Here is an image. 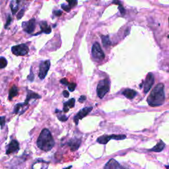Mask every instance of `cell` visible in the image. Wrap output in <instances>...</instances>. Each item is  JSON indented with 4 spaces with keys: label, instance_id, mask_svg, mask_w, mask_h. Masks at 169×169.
I'll list each match as a JSON object with an SVG mask.
<instances>
[{
    "label": "cell",
    "instance_id": "ffe728a7",
    "mask_svg": "<svg viewBox=\"0 0 169 169\" xmlns=\"http://www.w3.org/2000/svg\"><path fill=\"white\" fill-rule=\"evenodd\" d=\"M18 92H19V89L15 85H13L9 91V100L11 101L13 97H16V96L18 95Z\"/></svg>",
    "mask_w": 169,
    "mask_h": 169
},
{
    "label": "cell",
    "instance_id": "f546056e",
    "mask_svg": "<svg viewBox=\"0 0 169 169\" xmlns=\"http://www.w3.org/2000/svg\"><path fill=\"white\" fill-rule=\"evenodd\" d=\"M61 7H62V8L63 9L65 10V11H67V12H69V11H70V9H71L70 6H69V5H65V4H62V5H61Z\"/></svg>",
    "mask_w": 169,
    "mask_h": 169
},
{
    "label": "cell",
    "instance_id": "44dd1931",
    "mask_svg": "<svg viewBox=\"0 0 169 169\" xmlns=\"http://www.w3.org/2000/svg\"><path fill=\"white\" fill-rule=\"evenodd\" d=\"M101 39H102V44H103L105 48H107L108 46H110L111 42L110 41V39H109L108 36H101Z\"/></svg>",
    "mask_w": 169,
    "mask_h": 169
},
{
    "label": "cell",
    "instance_id": "52a82bcc",
    "mask_svg": "<svg viewBox=\"0 0 169 169\" xmlns=\"http://www.w3.org/2000/svg\"><path fill=\"white\" fill-rule=\"evenodd\" d=\"M50 68V60L43 61L40 64L39 74H38V77L40 79L43 80V79L45 78L49 71Z\"/></svg>",
    "mask_w": 169,
    "mask_h": 169
},
{
    "label": "cell",
    "instance_id": "f1b7e54d",
    "mask_svg": "<svg viewBox=\"0 0 169 169\" xmlns=\"http://www.w3.org/2000/svg\"><path fill=\"white\" fill-rule=\"evenodd\" d=\"M28 79L31 82L34 81V79H35V75H34V74H33V72L32 71V69H31V73H30L29 75L28 76Z\"/></svg>",
    "mask_w": 169,
    "mask_h": 169
},
{
    "label": "cell",
    "instance_id": "d590c367",
    "mask_svg": "<svg viewBox=\"0 0 169 169\" xmlns=\"http://www.w3.org/2000/svg\"><path fill=\"white\" fill-rule=\"evenodd\" d=\"M63 95H64V97L65 98L69 97V92L68 91H64V92H63Z\"/></svg>",
    "mask_w": 169,
    "mask_h": 169
},
{
    "label": "cell",
    "instance_id": "9c48e42d",
    "mask_svg": "<svg viewBox=\"0 0 169 169\" xmlns=\"http://www.w3.org/2000/svg\"><path fill=\"white\" fill-rule=\"evenodd\" d=\"M155 83V79H154V75L152 73H149L147 75L146 78L144 81V92L145 93H147L149 91L150 89H151L152 86Z\"/></svg>",
    "mask_w": 169,
    "mask_h": 169
},
{
    "label": "cell",
    "instance_id": "e575fe53",
    "mask_svg": "<svg viewBox=\"0 0 169 169\" xmlns=\"http://www.w3.org/2000/svg\"><path fill=\"white\" fill-rule=\"evenodd\" d=\"M86 98H86L85 96L82 95V96H81L80 98H79V102H84L86 100Z\"/></svg>",
    "mask_w": 169,
    "mask_h": 169
},
{
    "label": "cell",
    "instance_id": "7402d4cb",
    "mask_svg": "<svg viewBox=\"0 0 169 169\" xmlns=\"http://www.w3.org/2000/svg\"><path fill=\"white\" fill-rule=\"evenodd\" d=\"M112 3H114V4H117L118 5V9H119V10H120V13L122 15H124L125 14V9L124 8V7L122 6L121 2L119 1V0H114Z\"/></svg>",
    "mask_w": 169,
    "mask_h": 169
},
{
    "label": "cell",
    "instance_id": "2e32d148",
    "mask_svg": "<svg viewBox=\"0 0 169 169\" xmlns=\"http://www.w3.org/2000/svg\"><path fill=\"white\" fill-rule=\"evenodd\" d=\"M41 96H40L38 94L36 93L35 92H32L31 91H28V93H27V96H26V101L25 102V104H26V106H28V103L31 100V99H38L41 98Z\"/></svg>",
    "mask_w": 169,
    "mask_h": 169
},
{
    "label": "cell",
    "instance_id": "277c9868",
    "mask_svg": "<svg viewBox=\"0 0 169 169\" xmlns=\"http://www.w3.org/2000/svg\"><path fill=\"white\" fill-rule=\"evenodd\" d=\"M126 136L125 135H102V136L99 137L97 141L98 143L101 144H107L108 142L110 141V140H122L125 139Z\"/></svg>",
    "mask_w": 169,
    "mask_h": 169
},
{
    "label": "cell",
    "instance_id": "836d02e7",
    "mask_svg": "<svg viewBox=\"0 0 169 169\" xmlns=\"http://www.w3.org/2000/svg\"><path fill=\"white\" fill-rule=\"evenodd\" d=\"M60 83L62 84L63 85H69V83L68 81V80L64 78V79H62L60 80Z\"/></svg>",
    "mask_w": 169,
    "mask_h": 169
},
{
    "label": "cell",
    "instance_id": "484cf974",
    "mask_svg": "<svg viewBox=\"0 0 169 169\" xmlns=\"http://www.w3.org/2000/svg\"><path fill=\"white\" fill-rule=\"evenodd\" d=\"M75 88H76V84L74 83H69L68 85V89L70 92L74 91Z\"/></svg>",
    "mask_w": 169,
    "mask_h": 169
},
{
    "label": "cell",
    "instance_id": "4fadbf2b",
    "mask_svg": "<svg viewBox=\"0 0 169 169\" xmlns=\"http://www.w3.org/2000/svg\"><path fill=\"white\" fill-rule=\"evenodd\" d=\"M19 149V144L17 141L13 140L8 145V148L6 151V154L9 155L12 153H14V152L17 151H18Z\"/></svg>",
    "mask_w": 169,
    "mask_h": 169
},
{
    "label": "cell",
    "instance_id": "3957f363",
    "mask_svg": "<svg viewBox=\"0 0 169 169\" xmlns=\"http://www.w3.org/2000/svg\"><path fill=\"white\" fill-rule=\"evenodd\" d=\"M109 90H110V81L108 79H103L98 82L97 87V93L99 98H103Z\"/></svg>",
    "mask_w": 169,
    "mask_h": 169
},
{
    "label": "cell",
    "instance_id": "8992f818",
    "mask_svg": "<svg viewBox=\"0 0 169 169\" xmlns=\"http://www.w3.org/2000/svg\"><path fill=\"white\" fill-rule=\"evenodd\" d=\"M92 56L95 59L97 60H102L105 58L104 52L101 47L100 44L98 42L94 43L92 48Z\"/></svg>",
    "mask_w": 169,
    "mask_h": 169
},
{
    "label": "cell",
    "instance_id": "cb8c5ba5",
    "mask_svg": "<svg viewBox=\"0 0 169 169\" xmlns=\"http://www.w3.org/2000/svg\"><path fill=\"white\" fill-rule=\"evenodd\" d=\"M8 65V61L4 57H0V69L5 68Z\"/></svg>",
    "mask_w": 169,
    "mask_h": 169
},
{
    "label": "cell",
    "instance_id": "4316f807",
    "mask_svg": "<svg viewBox=\"0 0 169 169\" xmlns=\"http://www.w3.org/2000/svg\"><path fill=\"white\" fill-rule=\"evenodd\" d=\"M5 124V116L0 117V125H1L2 129L4 127Z\"/></svg>",
    "mask_w": 169,
    "mask_h": 169
},
{
    "label": "cell",
    "instance_id": "e0dca14e",
    "mask_svg": "<svg viewBox=\"0 0 169 169\" xmlns=\"http://www.w3.org/2000/svg\"><path fill=\"white\" fill-rule=\"evenodd\" d=\"M75 98H71L70 100H69L68 102H64V108H63V110H64V112H68L69 110V108H74L75 106Z\"/></svg>",
    "mask_w": 169,
    "mask_h": 169
},
{
    "label": "cell",
    "instance_id": "30bf717a",
    "mask_svg": "<svg viewBox=\"0 0 169 169\" xmlns=\"http://www.w3.org/2000/svg\"><path fill=\"white\" fill-rule=\"evenodd\" d=\"M35 26H36V20L35 19H31L28 21L23 22L22 24V26L23 28V30L26 32L29 33V34H31L34 32L35 29Z\"/></svg>",
    "mask_w": 169,
    "mask_h": 169
},
{
    "label": "cell",
    "instance_id": "7c38bea8",
    "mask_svg": "<svg viewBox=\"0 0 169 169\" xmlns=\"http://www.w3.org/2000/svg\"><path fill=\"white\" fill-rule=\"evenodd\" d=\"M25 0H11V3H10V7L12 13L13 15L18 11L19 7L21 6Z\"/></svg>",
    "mask_w": 169,
    "mask_h": 169
},
{
    "label": "cell",
    "instance_id": "603a6c76",
    "mask_svg": "<svg viewBox=\"0 0 169 169\" xmlns=\"http://www.w3.org/2000/svg\"><path fill=\"white\" fill-rule=\"evenodd\" d=\"M26 106V104H25V102H23V103H19V104H17L15 107V109H14V112L15 114H18L19 112H20V110H21V108H23V107H25Z\"/></svg>",
    "mask_w": 169,
    "mask_h": 169
},
{
    "label": "cell",
    "instance_id": "8d00e7d4",
    "mask_svg": "<svg viewBox=\"0 0 169 169\" xmlns=\"http://www.w3.org/2000/svg\"><path fill=\"white\" fill-rule=\"evenodd\" d=\"M168 21H169V18H168Z\"/></svg>",
    "mask_w": 169,
    "mask_h": 169
},
{
    "label": "cell",
    "instance_id": "83f0119b",
    "mask_svg": "<svg viewBox=\"0 0 169 169\" xmlns=\"http://www.w3.org/2000/svg\"><path fill=\"white\" fill-rule=\"evenodd\" d=\"M24 13H25V9H22L21 11L19 12L17 16V18L18 20L21 19L23 17V15H24Z\"/></svg>",
    "mask_w": 169,
    "mask_h": 169
},
{
    "label": "cell",
    "instance_id": "1f68e13d",
    "mask_svg": "<svg viewBox=\"0 0 169 169\" xmlns=\"http://www.w3.org/2000/svg\"><path fill=\"white\" fill-rule=\"evenodd\" d=\"M12 21V19H11V17L9 15L8 16V21H7V23H6V25L5 26V28H8V26L11 24V23Z\"/></svg>",
    "mask_w": 169,
    "mask_h": 169
},
{
    "label": "cell",
    "instance_id": "5bb4252c",
    "mask_svg": "<svg viewBox=\"0 0 169 169\" xmlns=\"http://www.w3.org/2000/svg\"><path fill=\"white\" fill-rule=\"evenodd\" d=\"M104 168L107 169H117V168H122V167L120 166V164H119L115 159L112 158V159H110L107 164H106Z\"/></svg>",
    "mask_w": 169,
    "mask_h": 169
},
{
    "label": "cell",
    "instance_id": "9a60e30c",
    "mask_svg": "<svg viewBox=\"0 0 169 169\" xmlns=\"http://www.w3.org/2000/svg\"><path fill=\"white\" fill-rule=\"evenodd\" d=\"M122 93L125 97H126L128 99H130V100L133 99L137 94L136 91L131 89H125Z\"/></svg>",
    "mask_w": 169,
    "mask_h": 169
},
{
    "label": "cell",
    "instance_id": "6da1fadb",
    "mask_svg": "<svg viewBox=\"0 0 169 169\" xmlns=\"http://www.w3.org/2000/svg\"><path fill=\"white\" fill-rule=\"evenodd\" d=\"M164 99V85L163 83H159L152 90L147 101L151 107H158L163 104Z\"/></svg>",
    "mask_w": 169,
    "mask_h": 169
},
{
    "label": "cell",
    "instance_id": "7a4b0ae2",
    "mask_svg": "<svg viewBox=\"0 0 169 169\" xmlns=\"http://www.w3.org/2000/svg\"><path fill=\"white\" fill-rule=\"evenodd\" d=\"M36 143L40 149L47 152L54 147L55 141L50 130L48 129H44L39 135Z\"/></svg>",
    "mask_w": 169,
    "mask_h": 169
},
{
    "label": "cell",
    "instance_id": "4dcf8cb0",
    "mask_svg": "<svg viewBox=\"0 0 169 169\" xmlns=\"http://www.w3.org/2000/svg\"><path fill=\"white\" fill-rule=\"evenodd\" d=\"M58 118L59 120H60V121H62V122H65L66 120H68V117H66L65 115L58 116Z\"/></svg>",
    "mask_w": 169,
    "mask_h": 169
},
{
    "label": "cell",
    "instance_id": "d4e9b609",
    "mask_svg": "<svg viewBox=\"0 0 169 169\" xmlns=\"http://www.w3.org/2000/svg\"><path fill=\"white\" fill-rule=\"evenodd\" d=\"M69 3V5L71 7V8H74L77 4V0H66Z\"/></svg>",
    "mask_w": 169,
    "mask_h": 169
},
{
    "label": "cell",
    "instance_id": "5b68a950",
    "mask_svg": "<svg viewBox=\"0 0 169 169\" xmlns=\"http://www.w3.org/2000/svg\"><path fill=\"white\" fill-rule=\"evenodd\" d=\"M11 52L15 56H23L28 54L29 48L26 44H21L13 46L11 48Z\"/></svg>",
    "mask_w": 169,
    "mask_h": 169
},
{
    "label": "cell",
    "instance_id": "ac0fdd59",
    "mask_svg": "<svg viewBox=\"0 0 169 169\" xmlns=\"http://www.w3.org/2000/svg\"><path fill=\"white\" fill-rule=\"evenodd\" d=\"M165 146V144L164 143V142L163 141L160 140L159 142H158L157 144L155 145V147H153L151 149H149V151H153V152H157V153H158V152H161L164 149Z\"/></svg>",
    "mask_w": 169,
    "mask_h": 169
},
{
    "label": "cell",
    "instance_id": "ba28073f",
    "mask_svg": "<svg viewBox=\"0 0 169 169\" xmlns=\"http://www.w3.org/2000/svg\"><path fill=\"white\" fill-rule=\"evenodd\" d=\"M92 110V107H85L79 110V112L74 118V121L75 122V124L76 125H77L79 123V121L83 118H85L87 115H88Z\"/></svg>",
    "mask_w": 169,
    "mask_h": 169
},
{
    "label": "cell",
    "instance_id": "d6a6232c",
    "mask_svg": "<svg viewBox=\"0 0 169 169\" xmlns=\"http://www.w3.org/2000/svg\"><path fill=\"white\" fill-rule=\"evenodd\" d=\"M53 13H54V15L57 16V17L60 16L62 14V11H61V10H56V11H54V12Z\"/></svg>",
    "mask_w": 169,
    "mask_h": 169
},
{
    "label": "cell",
    "instance_id": "8fae6325",
    "mask_svg": "<svg viewBox=\"0 0 169 169\" xmlns=\"http://www.w3.org/2000/svg\"><path fill=\"white\" fill-rule=\"evenodd\" d=\"M81 143V140L80 139H71L69 140L68 143V146L70 147V149L71 151H77L79 147H80V145Z\"/></svg>",
    "mask_w": 169,
    "mask_h": 169
},
{
    "label": "cell",
    "instance_id": "d6986e66",
    "mask_svg": "<svg viewBox=\"0 0 169 169\" xmlns=\"http://www.w3.org/2000/svg\"><path fill=\"white\" fill-rule=\"evenodd\" d=\"M40 26H41V32H44L46 34H50L51 32V28L48 25L46 21H42L41 23L40 24Z\"/></svg>",
    "mask_w": 169,
    "mask_h": 169
}]
</instances>
